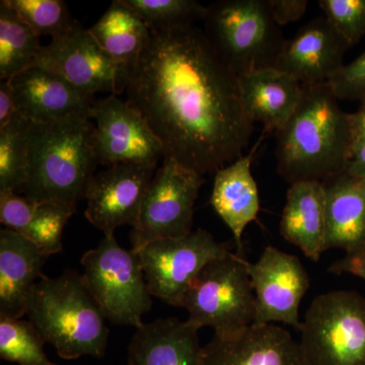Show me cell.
Here are the masks:
<instances>
[{
	"instance_id": "obj_14",
	"label": "cell",
	"mask_w": 365,
	"mask_h": 365,
	"mask_svg": "<svg viewBox=\"0 0 365 365\" xmlns=\"http://www.w3.org/2000/svg\"><path fill=\"white\" fill-rule=\"evenodd\" d=\"M155 165L121 163L95 175L86 190V218L104 235L135 225L141 204L155 176Z\"/></svg>"
},
{
	"instance_id": "obj_24",
	"label": "cell",
	"mask_w": 365,
	"mask_h": 365,
	"mask_svg": "<svg viewBox=\"0 0 365 365\" xmlns=\"http://www.w3.org/2000/svg\"><path fill=\"white\" fill-rule=\"evenodd\" d=\"M88 31L114 62L126 90L132 69L150 40V28L124 0H116Z\"/></svg>"
},
{
	"instance_id": "obj_30",
	"label": "cell",
	"mask_w": 365,
	"mask_h": 365,
	"mask_svg": "<svg viewBox=\"0 0 365 365\" xmlns=\"http://www.w3.org/2000/svg\"><path fill=\"white\" fill-rule=\"evenodd\" d=\"M6 2L40 36H51L55 39L78 25L62 0H6Z\"/></svg>"
},
{
	"instance_id": "obj_11",
	"label": "cell",
	"mask_w": 365,
	"mask_h": 365,
	"mask_svg": "<svg viewBox=\"0 0 365 365\" xmlns=\"http://www.w3.org/2000/svg\"><path fill=\"white\" fill-rule=\"evenodd\" d=\"M95 120L96 153L100 165L121 163L155 165L165 150L148 122L116 95L98 100L91 109Z\"/></svg>"
},
{
	"instance_id": "obj_39",
	"label": "cell",
	"mask_w": 365,
	"mask_h": 365,
	"mask_svg": "<svg viewBox=\"0 0 365 365\" xmlns=\"http://www.w3.org/2000/svg\"><path fill=\"white\" fill-rule=\"evenodd\" d=\"M57 365V364H56Z\"/></svg>"
},
{
	"instance_id": "obj_26",
	"label": "cell",
	"mask_w": 365,
	"mask_h": 365,
	"mask_svg": "<svg viewBox=\"0 0 365 365\" xmlns=\"http://www.w3.org/2000/svg\"><path fill=\"white\" fill-rule=\"evenodd\" d=\"M32 122L16 113L0 128V193H21L29 165V135Z\"/></svg>"
},
{
	"instance_id": "obj_5",
	"label": "cell",
	"mask_w": 365,
	"mask_h": 365,
	"mask_svg": "<svg viewBox=\"0 0 365 365\" xmlns=\"http://www.w3.org/2000/svg\"><path fill=\"white\" fill-rule=\"evenodd\" d=\"M206 37L237 76L275 67L285 40L268 0H222L207 6Z\"/></svg>"
},
{
	"instance_id": "obj_25",
	"label": "cell",
	"mask_w": 365,
	"mask_h": 365,
	"mask_svg": "<svg viewBox=\"0 0 365 365\" xmlns=\"http://www.w3.org/2000/svg\"><path fill=\"white\" fill-rule=\"evenodd\" d=\"M41 36L7 4L0 2V78L9 81L31 66L41 48Z\"/></svg>"
},
{
	"instance_id": "obj_3",
	"label": "cell",
	"mask_w": 365,
	"mask_h": 365,
	"mask_svg": "<svg viewBox=\"0 0 365 365\" xmlns=\"http://www.w3.org/2000/svg\"><path fill=\"white\" fill-rule=\"evenodd\" d=\"M98 163L91 114H76L51 123H33L29 165L21 195L36 202L78 206Z\"/></svg>"
},
{
	"instance_id": "obj_6",
	"label": "cell",
	"mask_w": 365,
	"mask_h": 365,
	"mask_svg": "<svg viewBox=\"0 0 365 365\" xmlns=\"http://www.w3.org/2000/svg\"><path fill=\"white\" fill-rule=\"evenodd\" d=\"M181 307L199 330L211 327L216 334H232L253 325L256 299L248 261L230 252L209 262L192 281Z\"/></svg>"
},
{
	"instance_id": "obj_18",
	"label": "cell",
	"mask_w": 365,
	"mask_h": 365,
	"mask_svg": "<svg viewBox=\"0 0 365 365\" xmlns=\"http://www.w3.org/2000/svg\"><path fill=\"white\" fill-rule=\"evenodd\" d=\"M47 257L23 235L0 232V316L21 319L34 289L42 279Z\"/></svg>"
},
{
	"instance_id": "obj_31",
	"label": "cell",
	"mask_w": 365,
	"mask_h": 365,
	"mask_svg": "<svg viewBox=\"0 0 365 365\" xmlns=\"http://www.w3.org/2000/svg\"><path fill=\"white\" fill-rule=\"evenodd\" d=\"M327 20L350 46L365 36V0H319Z\"/></svg>"
},
{
	"instance_id": "obj_34",
	"label": "cell",
	"mask_w": 365,
	"mask_h": 365,
	"mask_svg": "<svg viewBox=\"0 0 365 365\" xmlns=\"http://www.w3.org/2000/svg\"><path fill=\"white\" fill-rule=\"evenodd\" d=\"M271 11L278 26L299 21L306 14L307 0H268Z\"/></svg>"
},
{
	"instance_id": "obj_29",
	"label": "cell",
	"mask_w": 365,
	"mask_h": 365,
	"mask_svg": "<svg viewBox=\"0 0 365 365\" xmlns=\"http://www.w3.org/2000/svg\"><path fill=\"white\" fill-rule=\"evenodd\" d=\"M150 29H169L193 25L202 20L207 11L194 0H124Z\"/></svg>"
},
{
	"instance_id": "obj_20",
	"label": "cell",
	"mask_w": 365,
	"mask_h": 365,
	"mask_svg": "<svg viewBox=\"0 0 365 365\" xmlns=\"http://www.w3.org/2000/svg\"><path fill=\"white\" fill-rule=\"evenodd\" d=\"M239 81L247 114L267 132L282 129L302 100V85L275 67L242 74Z\"/></svg>"
},
{
	"instance_id": "obj_21",
	"label": "cell",
	"mask_w": 365,
	"mask_h": 365,
	"mask_svg": "<svg viewBox=\"0 0 365 365\" xmlns=\"http://www.w3.org/2000/svg\"><path fill=\"white\" fill-rule=\"evenodd\" d=\"M256 148L215 172L210 204L232 230L237 255L242 253V235L250 223L258 217L260 198L252 174Z\"/></svg>"
},
{
	"instance_id": "obj_12",
	"label": "cell",
	"mask_w": 365,
	"mask_h": 365,
	"mask_svg": "<svg viewBox=\"0 0 365 365\" xmlns=\"http://www.w3.org/2000/svg\"><path fill=\"white\" fill-rule=\"evenodd\" d=\"M248 271L256 299L254 324L283 323L302 330L300 302L309 288L306 268L294 255L275 247L264 249Z\"/></svg>"
},
{
	"instance_id": "obj_23",
	"label": "cell",
	"mask_w": 365,
	"mask_h": 365,
	"mask_svg": "<svg viewBox=\"0 0 365 365\" xmlns=\"http://www.w3.org/2000/svg\"><path fill=\"white\" fill-rule=\"evenodd\" d=\"M326 193L325 251L352 253L365 246V178L347 172L324 182Z\"/></svg>"
},
{
	"instance_id": "obj_37",
	"label": "cell",
	"mask_w": 365,
	"mask_h": 365,
	"mask_svg": "<svg viewBox=\"0 0 365 365\" xmlns=\"http://www.w3.org/2000/svg\"><path fill=\"white\" fill-rule=\"evenodd\" d=\"M350 128L352 134V151L365 143V100L356 112L349 114Z\"/></svg>"
},
{
	"instance_id": "obj_8",
	"label": "cell",
	"mask_w": 365,
	"mask_h": 365,
	"mask_svg": "<svg viewBox=\"0 0 365 365\" xmlns=\"http://www.w3.org/2000/svg\"><path fill=\"white\" fill-rule=\"evenodd\" d=\"M300 333L309 365H365V297L352 290L319 295Z\"/></svg>"
},
{
	"instance_id": "obj_27",
	"label": "cell",
	"mask_w": 365,
	"mask_h": 365,
	"mask_svg": "<svg viewBox=\"0 0 365 365\" xmlns=\"http://www.w3.org/2000/svg\"><path fill=\"white\" fill-rule=\"evenodd\" d=\"M45 340L30 321L0 316V357L19 365H56L48 359Z\"/></svg>"
},
{
	"instance_id": "obj_35",
	"label": "cell",
	"mask_w": 365,
	"mask_h": 365,
	"mask_svg": "<svg viewBox=\"0 0 365 365\" xmlns=\"http://www.w3.org/2000/svg\"><path fill=\"white\" fill-rule=\"evenodd\" d=\"M333 274H351L365 281V246L352 253L346 254L329 267Z\"/></svg>"
},
{
	"instance_id": "obj_15",
	"label": "cell",
	"mask_w": 365,
	"mask_h": 365,
	"mask_svg": "<svg viewBox=\"0 0 365 365\" xmlns=\"http://www.w3.org/2000/svg\"><path fill=\"white\" fill-rule=\"evenodd\" d=\"M200 365H309L300 343L282 327L253 324L216 334L203 346Z\"/></svg>"
},
{
	"instance_id": "obj_1",
	"label": "cell",
	"mask_w": 365,
	"mask_h": 365,
	"mask_svg": "<svg viewBox=\"0 0 365 365\" xmlns=\"http://www.w3.org/2000/svg\"><path fill=\"white\" fill-rule=\"evenodd\" d=\"M127 101L160 139L165 158L199 175L241 158L254 130L239 76L194 25L150 29Z\"/></svg>"
},
{
	"instance_id": "obj_7",
	"label": "cell",
	"mask_w": 365,
	"mask_h": 365,
	"mask_svg": "<svg viewBox=\"0 0 365 365\" xmlns=\"http://www.w3.org/2000/svg\"><path fill=\"white\" fill-rule=\"evenodd\" d=\"M83 283L105 318L114 325H143L153 299L139 257L122 248L114 235H104L96 249L81 258Z\"/></svg>"
},
{
	"instance_id": "obj_16",
	"label": "cell",
	"mask_w": 365,
	"mask_h": 365,
	"mask_svg": "<svg viewBox=\"0 0 365 365\" xmlns=\"http://www.w3.org/2000/svg\"><path fill=\"white\" fill-rule=\"evenodd\" d=\"M349 47L330 21L317 18L285 41L275 68L300 85H324L345 66L343 58Z\"/></svg>"
},
{
	"instance_id": "obj_17",
	"label": "cell",
	"mask_w": 365,
	"mask_h": 365,
	"mask_svg": "<svg viewBox=\"0 0 365 365\" xmlns=\"http://www.w3.org/2000/svg\"><path fill=\"white\" fill-rule=\"evenodd\" d=\"M16 111L33 123H51L76 114H91L93 96L40 66H30L9 79Z\"/></svg>"
},
{
	"instance_id": "obj_28",
	"label": "cell",
	"mask_w": 365,
	"mask_h": 365,
	"mask_svg": "<svg viewBox=\"0 0 365 365\" xmlns=\"http://www.w3.org/2000/svg\"><path fill=\"white\" fill-rule=\"evenodd\" d=\"M76 212V206L69 204L37 202L32 222L23 235L48 258L63 249L64 227Z\"/></svg>"
},
{
	"instance_id": "obj_36",
	"label": "cell",
	"mask_w": 365,
	"mask_h": 365,
	"mask_svg": "<svg viewBox=\"0 0 365 365\" xmlns=\"http://www.w3.org/2000/svg\"><path fill=\"white\" fill-rule=\"evenodd\" d=\"M16 100L11 81L0 83V128H4L16 114Z\"/></svg>"
},
{
	"instance_id": "obj_33",
	"label": "cell",
	"mask_w": 365,
	"mask_h": 365,
	"mask_svg": "<svg viewBox=\"0 0 365 365\" xmlns=\"http://www.w3.org/2000/svg\"><path fill=\"white\" fill-rule=\"evenodd\" d=\"M37 202L21 194L0 193V220L7 230L24 235L32 222Z\"/></svg>"
},
{
	"instance_id": "obj_4",
	"label": "cell",
	"mask_w": 365,
	"mask_h": 365,
	"mask_svg": "<svg viewBox=\"0 0 365 365\" xmlns=\"http://www.w3.org/2000/svg\"><path fill=\"white\" fill-rule=\"evenodd\" d=\"M26 314L61 359L104 356L109 339L107 319L81 274L69 270L58 277L43 276L34 289Z\"/></svg>"
},
{
	"instance_id": "obj_9",
	"label": "cell",
	"mask_w": 365,
	"mask_h": 365,
	"mask_svg": "<svg viewBox=\"0 0 365 365\" xmlns=\"http://www.w3.org/2000/svg\"><path fill=\"white\" fill-rule=\"evenodd\" d=\"M204 182L198 173L173 158H163L132 227V250L137 252L151 242L177 239L193 232L194 206Z\"/></svg>"
},
{
	"instance_id": "obj_13",
	"label": "cell",
	"mask_w": 365,
	"mask_h": 365,
	"mask_svg": "<svg viewBox=\"0 0 365 365\" xmlns=\"http://www.w3.org/2000/svg\"><path fill=\"white\" fill-rule=\"evenodd\" d=\"M58 74L78 90L93 96L101 91L120 95L124 90L114 62L90 31L76 25L43 46L31 66Z\"/></svg>"
},
{
	"instance_id": "obj_32",
	"label": "cell",
	"mask_w": 365,
	"mask_h": 365,
	"mask_svg": "<svg viewBox=\"0 0 365 365\" xmlns=\"http://www.w3.org/2000/svg\"><path fill=\"white\" fill-rule=\"evenodd\" d=\"M338 100H365V51L327 83Z\"/></svg>"
},
{
	"instance_id": "obj_19",
	"label": "cell",
	"mask_w": 365,
	"mask_h": 365,
	"mask_svg": "<svg viewBox=\"0 0 365 365\" xmlns=\"http://www.w3.org/2000/svg\"><path fill=\"white\" fill-rule=\"evenodd\" d=\"M199 329L178 318L158 319L136 329L127 365H200Z\"/></svg>"
},
{
	"instance_id": "obj_38",
	"label": "cell",
	"mask_w": 365,
	"mask_h": 365,
	"mask_svg": "<svg viewBox=\"0 0 365 365\" xmlns=\"http://www.w3.org/2000/svg\"><path fill=\"white\" fill-rule=\"evenodd\" d=\"M345 172L352 176L365 178V143L352 151Z\"/></svg>"
},
{
	"instance_id": "obj_2",
	"label": "cell",
	"mask_w": 365,
	"mask_h": 365,
	"mask_svg": "<svg viewBox=\"0 0 365 365\" xmlns=\"http://www.w3.org/2000/svg\"><path fill=\"white\" fill-rule=\"evenodd\" d=\"M277 170L290 185L342 174L352 153L349 114L327 83L302 86L297 111L276 132Z\"/></svg>"
},
{
	"instance_id": "obj_22",
	"label": "cell",
	"mask_w": 365,
	"mask_h": 365,
	"mask_svg": "<svg viewBox=\"0 0 365 365\" xmlns=\"http://www.w3.org/2000/svg\"><path fill=\"white\" fill-rule=\"evenodd\" d=\"M326 193L323 182L290 185L280 220V235L309 260L318 262L325 252Z\"/></svg>"
},
{
	"instance_id": "obj_10",
	"label": "cell",
	"mask_w": 365,
	"mask_h": 365,
	"mask_svg": "<svg viewBox=\"0 0 365 365\" xmlns=\"http://www.w3.org/2000/svg\"><path fill=\"white\" fill-rule=\"evenodd\" d=\"M227 244L215 241L198 228L185 237L151 242L135 252L153 297L170 306L181 307L194 278L215 259L230 253Z\"/></svg>"
}]
</instances>
